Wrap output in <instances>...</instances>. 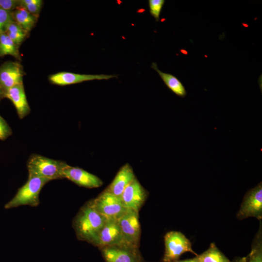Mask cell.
<instances>
[{"label":"cell","mask_w":262,"mask_h":262,"mask_svg":"<svg viewBox=\"0 0 262 262\" xmlns=\"http://www.w3.org/2000/svg\"><path fill=\"white\" fill-rule=\"evenodd\" d=\"M13 20L28 33L33 28L37 18L24 7L19 6L11 12Z\"/></svg>","instance_id":"e0dca14e"},{"label":"cell","mask_w":262,"mask_h":262,"mask_svg":"<svg viewBox=\"0 0 262 262\" xmlns=\"http://www.w3.org/2000/svg\"><path fill=\"white\" fill-rule=\"evenodd\" d=\"M95 209L107 219L118 220L127 211L120 198L106 191L90 201Z\"/></svg>","instance_id":"5b68a950"},{"label":"cell","mask_w":262,"mask_h":262,"mask_svg":"<svg viewBox=\"0 0 262 262\" xmlns=\"http://www.w3.org/2000/svg\"><path fill=\"white\" fill-rule=\"evenodd\" d=\"M12 20L11 12L0 8V33L4 32L6 26Z\"/></svg>","instance_id":"cb8c5ba5"},{"label":"cell","mask_w":262,"mask_h":262,"mask_svg":"<svg viewBox=\"0 0 262 262\" xmlns=\"http://www.w3.org/2000/svg\"><path fill=\"white\" fill-rule=\"evenodd\" d=\"M252 244L251 249L247 257V262H262V223Z\"/></svg>","instance_id":"44dd1931"},{"label":"cell","mask_w":262,"mask_h":262,"mask_svg":"<svg viewBox=\"0 0 262 262\" xmlns=\"http://www.w3.org/2000/svg\"><path fill=\"white\" fill-rule=\"evenodd\" d=\"M24 75L23 66L19 63L7 61L3 63L0 66V85L5 94L11 87L23 84Z\"/></svg>","instance_id":"30bf717a"},{"label":"cell","mask_w":262,"mask_h":262,"mask_svg":"<svg viewBox=\"0 0 262 262\" xmlns=\"http://www.w3.org/2000/svg\"><path fill=\"white\" fill-rule=\"evenodd\" d=\"M5 98H8L14 105L20 119L23 118L30 112V107L25 94L23 84L15 85L5 93Z\"/></svg>","instance_id":"9a60e30c"},{"label":"cell","mask_w":262,"mask_h":262,"mask_svg":"<svg viewBox=\"0 0 262 262\" xmlns=\"http://www.w3.org/2000/svg\"><path fill=\"white\" fill-rule=\"evenodd\" d=\"M11 128L0 115V140H4L12 134Z\"/></svg>","instance_id":"d4e9b609"},{"label":"cell","mask_w":262,"mask_h":262,"mask_svg":"<svg viewBox=\"0 0 262 262\" xmlns=\"http://www.w3.org/2000/svg\"><path fill=\"white\" fill-rule=\"evenodd\" d=\"M118 222L125 243L138 248L140 236L138 212L128 209Z\"/></svg>","instance_id":"52a82bcc"},{"label":"cell","mask_w":262,"mask_h":262,"mask_svg":"<svg viewBox=\"0 0 262 262\" xmlns=\"http://www.w3.org/2000/svg\"><path fill=\"white\" fill-rule=\"evenodd\" d=\"M165 252L164 262L178 261L183 253L189 252L198 255L193 250L189 240L181 232L171 231L164 236Z\"/></svg>","instance_id":"277c9868"},{"label":"cell","mask_w":262,"mask_h":262,"mask_svg":"<svg viewBox=\"0 0 262 262\" xmlns=\"http://www.w3.org/2000/svg\"><path fill=\"white\" fill-rule=\"evenodd\" d=\"M4 32L18 48L29 34L14 20L7 24Z\"/></svg>","instance_id":"ffe728a7"},{"label":"cell","mask_w":262,"mask_h":262,"mask_svg":"<svg viewBox=\"0 0 262 262\" xmlns=\"http://www.w3.org/2000/svg\"><path fill=\"white\" fill-rule=\"evenodd\" d=\"M11 55L18 60H21L19 48L8 35L2 32L0 33V57Z\"/></svg>","instance_id":"d6986e66"},{"label":"cell","mask_w":262,"mask_h":262,"mask_svg":"<svg viewBox=\"0 0 262 262\" xmlns=\"http://www.w3.org/2000/svg\"><path fill=\"white\" fill-rule=\"evenodd\" d=\"M5 92L0 85V101L5 98Z\"/></svg>","instance_id":"f1b7e54d"},{"label":"cell","mask_w":262,"mask_h":262,"mask_svg":"<svg viewBox=\"0 0 262 262\" xmlns=\"http://www.w3.org/2000/svg\"><path fill=\"white\" fill-rule=\"evenodd\" d=\"M240 220L253 217L259 221L262 218V183L260 182L245 194L236 215Z\"/></svg>","instance_id":"8992f818"},{"label":"cell","mask_w":262,"mask_h":262,"mask_svg":"<svg viewBox=\"0 0 262 262\" xmlns=\"http://www.w3.org/2000/svg\"><path fill=\"white\" fill-rule=\"evenodd\" d=\"M107 219L89 201L80 209L73 222V227L78 238L90 243Z\"/></svg>","instance_id":"6da1fadb"},{"label":"cell","mask_w":262,"mask_h":262,"mask_svg":"<svg viewBox=\"0 0 262 262\" xmlns=\"http://www.w3.org/2000/svg\"><path fill=\"white\" fill-rule=\"evenodd\" d=\"M66 164L63 161L33 154L27 163L29 176L42 178L50 181L63 179V169Z\"/></svg>","instance_id":"7a4b0ae2"},{"label":"cell","mask_w":262,"mask_h":262,"mask_svg":"<svg viewBox=\"0 0 262 262\" xmlns=\"http://www.w3.org/2000/svg\"><path fill=\"white\" fill-rule=\"evenodd\" d=\"M115 77L117 76L115 75L82 74L63 71L50 75L49 80L54 84L66 85L89 81L107 80Z\"/></svg>","instance_id":"4fadbf2b"},{"label":"cell","mask_w":262,"mask_h":262,"mask_svg":"<svg viewBox=\"0 0 262 262\" xmlns=\"http://www.w3.org/2000/svg\"><path fill=\"white\" fill-rule=\"evenodd\" d=\"M198 262H232L220 250L214 243L210 244L209 248L196 256Z\"/></svg>","instance_id":"ac0fdd59"},{"label":"cell","mask_w":262,"mask_h":262,"mask_svg":"<svg viewBox=\"0 0 262 262\" xmlns=\"http://www.w3.org/2000/svg\"><path fill=\"white\" fill-rule=\"evenodd\" d=\"M42 3L41 0H19V6L24 7L37 18L39 16Z\"/></svg>","instance_id":"7402d4cb"},{"label":"cell","mask_w":262,"mask_h":262,"mask_svg":"<svg viewBox=\"0 0 262 262\" xmlns=\"http://www.w3.org/2000/svg\"><path fill=\"white\" fill-rule=\"evenodd\" d=\"M100 249L106 262H141L137 248L120 245L106 246Z\"/></svg>","instance_id":"9c48e42d"},{"label":"cell","mask_w":262,"mask_h":262,"mask_svg":"<svg viewBox=\"0 0 262 262\" xmlns=\"http://www.w3.org/2000/svg\"><path fill=\"white\" fill-rule=\"evenodd\" d=\"M147 195V191L135 178L125 188L120 199L125 208L139 212Z\"/></svg>","instance_id":"8fae6325"},{"label":"cell","mask_w":262,"mask_h":262,"mask_svg":"<svg viewBox=\"0 0 262 262\" xmlns=\"http://www.w3.org/2000/svg\"><path fill=\"white\" fill-rule=\"evenodd\" d=\"M151 67L157 72L164 84L174 94L181 98L186 96L187 95L186 89L177 77L171 74L161 71L155 63H152Z\"/></svg>","instance_id":"2e32d148"},{"label":"cell","mask_w":262,"mask_h":262,"mask_svg":"<svg viewBox=\"0 0 262 262\" xmlns=\"http://www.w3.org/2000/svg\"><path fill=\"white\" fill-rule=\"evenodd\" d=\"M49 180L37 177L29 176L26 183L17 191L15 196L4 206L10 209L22 205L35 207L39 204V195L42 187Z\"/></svg>","instance_id":"3957f363"},{"label":"cell","mask_w":262,"mask_h":262,"mask_svg":"<svg viewBox=\"0 0 262 262\" xmlns=\"http://www.w3.org/2000/svg\"><path fill=\"white\" fill-rule=\"evenodd\" d=\"M172 262H198L196 256L195 258L189 259H186L182 261H176Z\"/></svg>","instance_id":"4316f807"},{"label":"cell","mask_w":262,"mask_h":262,"mask_svg":"<svg viewBox=\"0 0 262 262\" xmlns=\"http://www.w3.org/2000/svg\"><path fill=\"white\" fill-rule=\"evenodd\" d=\"M90 243L100 248L113 246L127 245L123 240L118 220L112 219H107Z\"/></svg>","instance_id":"ba28073f"},{"label":"cell","mask_w":262,"mask_h":262,"mask_svg":"<svg viewBox=\"0 0 262 262\" xmlns=\"http://www.w3.org/2000/svg\"><path fill=\"white\" fill-rule=\"evenodd\" d=\"M164 0H149L148 5L151 15L156 21L160 20L161 12L164 3Z\"/></svg>","instance_id":"603a6c76"},{"label":"cell","mask_w":262,"mask_h":262,"mask_svg":"<svg viewBox=\"0 0 262 262\" xmlns=\"http://www.w3.org/2000/svg\"><path fill=\"white\" fill-rule=\"evenodd\" d=\"M247 257H244L238 259L232 262H247Z\"/></svg>","instance_id":"83f0119b"},{"label":"cell","mask_w":262,"mask_h":262,"mask_svg":"<svg viewBox=\"0 0 262 262\" xmlns=\"http://www.w3.org/2000/svg\"><path fill=\"white\" fill-rule=\"evenodd\" d=\"M19 6V0H0V8L12 12Z\"/></svg>","instance_id":"484cf974"},{"label":"cell","mask_w":262,"mask_h":262,"mask_svg":"<svg viewBox=\"0 0 262 262\" xmlns=\"http://www.w3.org/2000/svg\"><path fill=\"white\" fill-rule=\"evenodd\" d=\"M64 178H66L80 186L88 188L101 186L102 181L96 175L77 167L68 165L63 169Z\"/></svg>","instance_id":"7c38bea8"},{"label":"cell","mask_w":262,"mask_h":262,"mask_svg":"<svg viewBox=\"0 0 262 262\" xmlns=\"http://www.w3.org/2000/svg\"><path fill=\"white\" fill-rule=\"evenodd\" d=\"M135 178L132 167L129 164H126L121 167L105 190L120 198L125 188Z\"/></svg>","instance_id":"5bb4252c"}]
</instances>
